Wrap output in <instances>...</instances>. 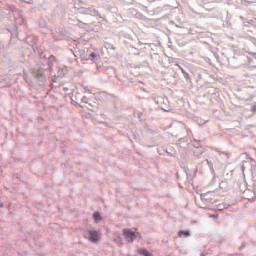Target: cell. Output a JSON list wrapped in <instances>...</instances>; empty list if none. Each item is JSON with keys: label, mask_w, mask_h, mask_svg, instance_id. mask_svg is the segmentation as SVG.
<instances>
[{"label": "cell", "mask_w": 256, "mask_h": 256, "mask_svg": "<svg viewBox=\"0 0 256 256\" xmlns=\"http://www.w3.org/2000/svg\"><path fill=\"white\" fill-rule=\"evenodd\" d=\"M125 239L128 242L132 243L137 238V234L134 231L129 229H125L123 231Z\"/></svg>", "instance_id": "1"}, {"label": "cell", "mask_w": 256, "mask_h": 256, "mask_svg": "<svg viewBox=\"0 0 256 256\" xmlns=\"http://www.w3.org/2000/svg\"><path fill=\"white\" fill-rule=\"evenodd\" d=\"M101 237V233L97 230H90L88 232V239L93 243H97Z\"/></svg>", "instance_id": "2"}, {"label": "cell", "mask_w": 256, "mask_h": 256, "mask_svg": "<svg viewBox=\"0 0 256 256\" xmlns=\"http://www.w3.org/2000/svg\"><path fill=\"white\" fill-rule=\"evenodd\" d=\"M138 253L142 256H153L151 253L145 249H140L138 250Z\"/></svg>", "instance_id": "3"}, {"label": "cell", "mask_w": 256, "mask_h": 256, "mask_svg": "<svg viewBox=\"0 0 256 256\" xmlns=\"http://www.w3.org/2000/svg\"><path fill=\"white\" fill-rule=\"evenodd\" d=\"M93 217L94 220H95V221L96 223L99 222L102 220V217L101 215L99 212H95L93 215Z\"/></svg>", "instance_id": "4"}, {"label": "cell", "mask_w": 256, "mask_h": 256, "mask_svg": "<svg viewBox=\"0 0 256 256\" xmlns=\"http://www.w3.org/2000/svg\"><path fill=\"white\" fill-rule=\"evenodd\" d=\"M190 235H191L190 232L189 231H188V230H182V231H179V233H178V235L180 237H186L190 236Z\"/></svg>", "instance_id": "5"}, {"label": "cell", "mask_w": 256, "mask_h": 256, "mask_svg": "<svg viewBox=\"0 0 256 256\" xmlns=\"http://www.w3.org/2000/svg\"><path fill=\"white\" fill-rule=\"evenodd\" d=\"M33 74H34V76H35V77H41L43 75L42 73L40 71H38V70H36L35 71L33 72Z\"/></svg>", "instance_id": "6"}, {"label": "cell", "mask_w": 256, "mask_h": 256, "mask_svg": "<svg viewBox=\"0 0 256 256\" xmlns=\"http://www.w3.org/2000/svg\"><path fill=\"white\" fill-rule=\"evenodd\" d=\"M253 111H256V106H255L253 108Z\"/></svg>", "instance_id": "7"}, {"label": "cell", "mask_w": 256, "mask_h": 256, "mask_svg": "<svg viewBox=\"0 0 256 256\" xmlns=\"http://www.w3.org/2000/svg\"></svg>", "instance_id": "8"}]
</instances>
